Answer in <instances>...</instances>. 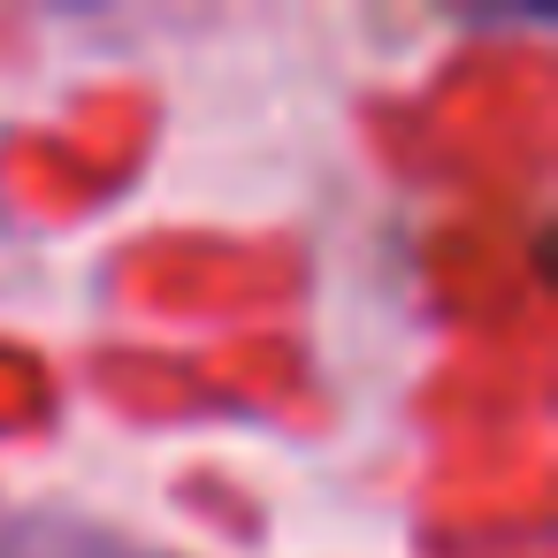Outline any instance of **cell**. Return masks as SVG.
I'll return each mask as SVG.
<instances>
[]
</instances>
